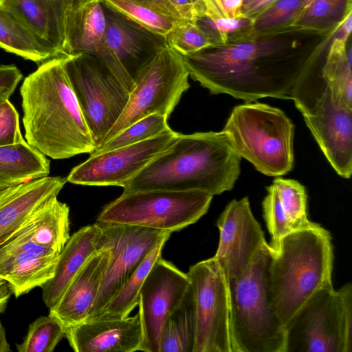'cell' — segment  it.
Wrapping results in <instances>:
<instances>
[{
  "instance_id": "d590c367",
  "label": "cell",
  "mask_w": 352,
  "mask_h": 352,
  "mask_svg": "<svg viewBox=\"0 0 352 352\" xmlns=\"http://www.w3.org/2000/svg\"><path fill=\"white\" fill-rule=\"evenodd\" d=\"M65 331L56 318L41 316L30 324L27 335L16 348L19 352H52L65 337Z\"/></svg>"
},
{
  "instance_id": "8d00e7d4",
  "label": "cell",
  "mask_w": 352,
  "mask_h": 352,
  "mask_svg": "<svg viewBox=\"0 0 352 352\" xmlns=\"http://www.w3.org/2000/svg\"><path fill=\"white\" fill-rule=\"evenodd\" d=\"M302 11V0H276L254 17L255 36L289 28Z\"/></svg>"
},
{
  "instance_id": "ba28073f",
  "label": "cell",
  "mask_w": 352,
  "mask_h": 352,
  "mask_svg": "<svg viewBox=\"0 0 352 352\" xmlns=\"http://www.w3.org/2000/svg\"><path fill=\"white\" fill-rule=\"evenodd\" d=\"M212 197L211 193L203 190L122 192L104 207L96 222L172 233L197 222L207 212Z\"/></svg>"
},
{
  "instance_id": "4dcf8cb0",
  "label": "cell",
  "mask_w": 352,
  "mask_h": 352,
  "mask_svg": "<svg viewBox=\"0 0 352 352\" xmlns=\"http://www.w3.org/2000/svg\"><path fill=\"white\" fill-rule=\"evenodd\" d=\"M351 11V0H314L298 14L289 28L319 33L333 32Z\"/></svg>"
},
{
  "instance_id": "d4e9b609",
  "label": "cell",
  "mask_w": 352,
  "mask_h": 352,
  "mask_svg": "<svg viewBox=\"0 0 352 352\" xmlns=\"http://www.w3.org/2000/svg\"><path fill=\"white\" fill-rule=\"evenodd\" d=\"M58 255L19 252L0 257V280L7 281L18 298L53 277Z\"/></svg>"
},
{
  "instance_id": "b9f144b4",
  "label": "cell",
  "mask_w": 352,
  "mask_h": 352,
  "mask_svg": "<svg viewBox=\"0 0 352 352\" xmlns=\"http://www.w3.org/2000/svg\"><path fill=\"white\" fill-rule=\"evenodd\" d=\"M179 21H195L198 12L192 0H166Z\"/></svg>"
},
{
  "instance_id": "ee69618b",
  "label": "cell",
  "mask_w": 352,
  "mask_h": 352,
  "mask_svg": "<svg viewBox=\"0 0 352 352\" xmlns=\"http://www.w3.org/2000/svg\"><path fill=\"white\" fill-rule=\"evenodd\" d=\"M352 30V11L349 12L342 19L333 32L336 38L347 41Z\"/></svg>"
},
{
  "instance_id": "44dd1931",
  "label": "cell",
  "mask_w": 352,
  "mask_h": 352,
  "mask_svg": "<svg viewBox=\"0 0 352 352\" xmlns=\"http://www.w3.org/2000/svg\"><path fill=\"white\" fill-rule=\"evenodd\" d=\"M106 19L98 0H68L65 5L63 30L64 54L94 55L104 40Z\"/></svg>"
},
{
  "instance_id": "60d3db41",
  "label": "cell",
  "mask_w": 352,
  "mask_h": 352,
  "mask_svg": "<svg viewBox=\"0 0 352 352\" xmlns=\"http://www.w3.org/2000/svg\"><path fill=\"white\" fill-rule=\"evenodd\" d=\"M22 78V73L14 65H0V92L12 95Z\"/></svg>"
},
{
  "instance_id": "ac0fdd59",
  "label": "cell",
  "mask_w": 352,
  "mask_h": 352,
  "mask_svg": "<svg viewBox=\"0 0 352 352\" xmlns=\"http://www.w3.org/2000/svg\"><path fill=\"white\" fill-rule=\"evenodd\" d=\"M103 6L106 19L104 42L134 79L156 51L166 45L165 38Z\"/></svg>"
},
{
  "instance_id": "6da1fadb",
  "label": "cell",
  "mask_w": 352,
  "mask_h": 352,
  "mask_svg": "<svg viewBox=\"0 0 352 352\" xmlns=\"http://www.w3.org/2000/svg\"><path fill=\"white\" fill-rule=\"evenodd\" d=\"M281 30L182 56L189 76L211 94H226L245 102L291 99L314 53L289 47L277 37Z\"/></svg>"
},
{
  "instance_id": "9a60e30c",
  "label": "cell",
  "mask_w": 352,
  "mask_h": 352,
  "mask_svg": "<svg viewBox=\"0 0 352 352\" xmlns=\"http://www.w3.org/2000/svg\"><path fill=\"white\" fill-rule=\"evenodd\" d=\"M190 286L187 273L162 257L155 261L139 294L138 312L143 329L141 351L160 352L164 322L180 304Z\"/></svg>"
},
{
  "instance_id": "d6986e66",
  "label": "cell",
  "mask_w": 352,
  "mask_h": 352,
  "mask_svg": "<svg viewBox=\"0 0 352 352\" xmlns=\"http://www.w3.org/2000/svg\"><path fill=\"white\" fill-rule=\"evenodd\" d=\"M111 251L100 247L69 284L49 315L66 329L85 321L98 296Z\"/></svg>"
},
{
  "instance_id": "484cf974",
  "label": "cell",
  "mask_w": 352,
  "mask_h": 352,
  "mask_svg": "<svg viewBox=\"0 0 352 352\" xmlns=\"http://www.w3.org/2000/svg\"><path fill=\"white\" fill-rule=\"evenodd\" d=\"M50 161L25 140L0 146V190L48 176Z\"/></svg>"
},
{
  "instance_id": "f546056e",
  "label": "cell",
  "mask_w": 352,
  "mask_h": 352,
  "mask_svg": "<svg viewBox=\"0 0 352 352\" xmlns=\"http://www.w3.org/2000/svg\"><path fill=\"white\" fill-rule=\"evenodd\" d=\"M346 42L334 38L323 63L311 62L319 76L330 86L342 101L352 107V54Z\"/></svg>"
},
{
  "instance_id": "83f0119b",
  "label": "cell",
  "mask_w": 352,
  "mask_h": 352,
  "mask_svg": "<svg viewBox=\"0 0 352 352\" xmlns=\"http://www.w3.org/2000/svg\"><path fill=\"white\" fill-rule=\"evenodd\" d=\"M195 335V305L190 285L180 304L164 322L160 352H193Z\"/></svg>"
},
{
  "instance_id": "9c48e42d",
  "label": "cell",
  "mask_w": 352,
  "mask_h": 352,
  "mask_svg": "<svg viewBox=\"0 0 352 352\" xmlns=\"http://www.w3.org/2000/svg\"><path fill=\"white\" fill-rule=\"evenodd\" d=\"M188 77L180 54L167 45L159 48L137 72L127 103L102 143L149 115L168 118L190 87Z\"/></svg>"
},
{
  "instance_id": "ffe728a7",
  "label": "cell",
  "mask_w": 352,
  "mask_h": 352,
  "mask_svg": "<svg viewBox=\"0 0 352 352\" xmlns=\"http://www.w3.org/2000/svg\"><path fill=\"white\" fill-rule=\"evenodd\" d=\"M65 177H43L0 190V245L13 235L30 215L57 197Z\"/></svg>"
},
{
  "instance_id": "4316f807",
  "label": "cell",
  "mask_w": 352,
  "mask_h": 352,
  "mask_svg": "<svg viewBox=\"0 0 352 352\" xmlns=\"http://www.w3.org/2000/svg\"><path fill=\"white\" fill-rule=\"evenodd\" d=\"M0 47L36 63L61 56L1 6Z\"/></svg>"
},
{
  "instance_id": "7402d4cb",
  "label": "cell",
  "mask_w": 352,
  "mask_h": 352,
  "mask_svg": "<svg viewBox=\"0 0 352 352\" xmlns=\"http://www.w3.org/2000/svg\"><path fill=\"white\" fill-rule=\"evenodd\" d=\"M100 228L97 223L81 228L71 236L58 255L53 277L42 287L47 308L59 299L71 281L98 250Z\"/></svg>"
},
{
  "instance_id": "f907efd6",
  "label": "cell",
  "mask_w": 352,
  "mask_h": 352,
  "mask_svg": "<svg viewBox=\"0 0 352 352\" xmlns=\"http://www.w3.org/2000/svg\"><path fill=\"white\" fill-rule=\"evenodd\" d=\"M56 6H63L67 0H43Z\"/></svg>"
},
{
  "instance_id": "816d5d0a",
  "label": "cell",
  "mask_w": 352,
  "mask_h": 352,
  "mask_svg": "<svg viewBox=\"0 0 352 352\" xmlns=\"http://www.w3.org/2000/svg\"><path fill=\"white\" fill-rule=\"evenodd\" d=\"M12 96L10 93L7 91H1L0 92V104L5 101L7 99H9V98Z\"/></svg>"
},
{
  "instance_id": "f6af8a7d",
  "label": "cell",
  "mask_w": 352,
  "mask_h": 352,
  "mask_svg": "<svg viewBox=\"0 0 352 352\" xmlns=\"http://www.w3.org/2000/svg\"><path fill=\"white\" fill-rule=\"evenodd\" d=\"M243 0H221L227 17L236 18L243 16L241 7Z\"/></svg>"
},
{
  "instance_id": "8992f818",
  "label": "cell",
  "mask_w": 352,
  "mask_h": 352,
  "mask_svg": "<svg viewBox=\"0 0 352 352\" xmlns=\"http://www.w3.org/2000/svg\"><path fill=\"white\" fill-rule=\"evenodd\" d=\"M222 132L236 153L260 173L278 177L292 170L294 125L282 110L260 102L237 105Z\"/></svg>"
},
{
  "instance_id": "ab89813d",
  "label": "cell",
  "mask_w": 352,
  "mask_h": 352,
  "mask_svg": "<svg viewBox=\"0 0 352 352\" xmlns=\"http://www.w3.org/2000/svg\"><path fill=\"white\" fill-rule=\"evenodd\" d=\"M23 140L19 113L7 99L0 104V146L13 144Z\"/></svg>"
},
{
  "instance_id": "3957f363",
  "label": "cell",
  "mask_w": 352,
  "mask_h": 352,
  "mask_svg": "<svg viewBox=\"0 0 352 352\" xmlns=\"http://www.w3.org/2000/svg\"><path fill=\"white\" fill-rule=\"evenodd\" d=\"M241 160L222 131L179 133L167 149L124 184L123 192L203 190L220 195L233 188Z\"/></svg>"
},
{
  "instance_id": "1f68e13d",
  "label": "cell",
  "mask_w": 352,
  "mask_h": 352,
  "mask_svg": "<svg viewBox=\"0 0 352 352\" xmlns=\"http://www.w3.org/2000/svg\"><path fill=\"white\" fill-rule=\"evenodd\" d=\"M100 2L105 7L164 37L179 21L140 0H100Z\"/></svg>"
},
{
  "instance_id": "2e32d148",
  "label": "cell",
  "mask_w": 352,
  "mask_h": 352,
  "mask_svg": "<svg viewBox=\"0 0 352 352\" xmlns=\"http://www.w3.org/2000/svg\"><path fill=\"white\" fill-rule=\"evenodd\" d=\"M217 225L219 241L214 257L228 282L238 279L248 271L257 252L268 245L252 212L248 197L230 201Z\"/></svg>"
},
{
  "instance_id": "74e56055",
  "label": "cell",
  "mask_w": 352,
  "mask_h": 352,
  "mask_svg": "<svg viewBox=\"0 0 352 352\" xmlns=\"http://www.w3.org/2000/svg\"><path fill=\"white\" fill-rule=\"evenodd\" d=\"M164 38L166 45L181 55L214 46L209 36L194 21H177Z\"/></svg>"
},
{
  "instance_id": "db71d44e",
  "label": "cell",
  "mask_w": 352,
  "mask_h": 352,
  "mask_svg": "<svg viewBox=\"0 0 352 352\" xmlns=\"http://www.w3.org/2000/svg\"><path fill=\"white\" fill-rule=\"evenodd\" d=\"M252 1V0H243L241 8H243L244 6H245L246 5H248Z\"/></svg>"
},
{
  "instance_id": "cb8c5ba5",
  "label": "cell",
  "mask_w": 352,
  "mask_h": 352,
  "mask_svg": "<svg viewBox=\"0 0 352 352\" xmlns=\"http://www.w3.org/2000/svg\"><path fill=\"white\" fill-rule=\"evenodd\" d=\"M65 5L56 6L43 0H0L1 8L61 56H65L63 30Z\"/></svg>"
},
{
  "instance_id": "bcb514c9",
  "label": "cell",
  "mask_w": 352,
  "mask_h": 352,
  "mask_svg": "<svg viewBox=\"0 0 352 352\" xmlns=\"http://www.w3.org/2000/svg\"><path fill=\"white\" fill-rule=\"evenodd\" d=\"M140 1L148 3L150 5L155 7L156 8L160 9L162 12H164L168 14H170V15L175 17L177 19H178V18L177 17L176 14H175L174 11L173 10V9L171 8L170 5L167 3V1L166 0H140Z\"/></svg>"
},
{
  "instance_id": "603a6c76",
  "label": "cell",
  "mask_w": 352,
  "mask_h": 352,
  "mask_svg": "<svg viewBox=\"0 0 352 352\" xmlns=\"http://www.w3.org/2000/svg\"><path fill=\"white\" fill-rule=\"evenodd\" d=\"M69 237V208L55 197L38 207L7 241L30 243L59 254Z\"/></svg>"
},
{
  "instance_id": "5bb4252c",
  "label": "cell",
  "mask_w": 352,
  "mask_h": 352,
  "mask_svg": "<svg viewBox=\"0 0 352 352\" xmlns=\"http://www.w3.org/2000/svg\"><path fill=\"white\" fill-rule=\"evenodd\" d=\"M178 135L170 129L135 144L90 155L86 161L73 168L67 181L82 186L122 187L167 149Z\"/></svg>"
},
{
  "instance_id": "7bdbcfd3",
  "label": "cell",
  "mask_w": 352,
  "mask_h": 352,
  "mask_svg": "<svg viewBox=\"0 0 352 352\" xmlns=\"http://www.w3.org/2000/svg\"><path fill=\"white\" fill-rule=\"evenodd\" d=\"M276 0H252L241 8L243 15L254 18Z\"/></svg>"
},
{
  "instance_id": "7c38bea8",
  "label": "cell",
  "mask_w": 352,
  "mask_h": 352,
  "mask_svg": "<svg viewBox=\"0 0 352 352\" xmlns=\"http://www.w3.org/2000/svg\"><path fill=\"white\" fill-rule=\"evenodd\" d=\"M196 314L193 352H232L228 285L212 257L192 265L187 273Z\"/></svg>"
},
{
  "instance_id": "30bf717a",
  "label": "cell",
  "mask_w": 352,
  "mask_h": 352,
  "mask_svg": "<svg viewBox=\"0 0 352 352\" xmlns=\"http://www.w3.org/2000/svg\"><path fill=\"white\" fill-rule=\"evenodd\" d=\"M65 65L97 147L123 111L129 92L98 59L90 54L66 56Z\"/></svg>"
},
{
  "instance_id": "277c9868",
  "label": "cell",
  "mask_w": 352,
  "mask_h": 352,
  "mask_svg": "<svg viewBox=\"0 0 352 352\" xmlns=\"http://www.w3.org/2000/svg\"><path fill=\"white\" fill-rule=\"evenodd\" d=\"M333 261L330 233L320 226L289 232L272 250L270 287L274 309L284 329L311 295L332 286Z\"/></svg>"
},
{
  "instance_id": "11a10c76",
  "label": "cell",
  "mask_w": 352,
  "mask_h": 352,
  "mask_svg": "<svg viewBox=\"0 0 352 352\" xmlns=\"http://www.w3.org/2000/svg\"><path fill=\"white\" fill-rule=\"evenodd\" d=\"M98 1H100V0H98Z\"/></svg>"
},
{
  "instance_id": "7a4b0ae2",
  "label": "cell",
  "mask_w": 352,
  "mask_h": 352,
  "mask_svg": "<svg viewBox=\"0 0 352 352\" xmlns=\"http://www.w3.org/2000/svg\"><path fill=\"white\" fill-rule=\"evenodd\" d=\"M65 56L41 63L20 88L25 141L54 160L91 153L96 147L66 71Z\"/></svg>"
},
{
  "instance_id": "7dc6e473",
  "label": "cell",
  "mask_w": 352,
  "mask_h": 352,
  "mask_svg": "<svg viewBox=\"0 0 352 352\" xmlns=\"http://www.w3.org/2000/svg\"><path fill=\"white\" fill-rule=\"evenodd\" d=\"M10 346L6 339L5 328L0 320V352H10Z\"/></svg>"
},
{
  "instance_id": "c3c4849f",
  "label": "cell",
  "mask_w": 352,
  "mask_h": 352,
  "mask_svg": "<svg viewBox=\"0 0 352 352\" xmlns=\"http://www.w3.org/2000/svg\"><path fill=\"white\" fill-rule=\"evenodd\" d=\"M206 3L212 5L217 10H219L223 16H226L222 6L221 0H208Z\"/></svg>"
},
{
  "instance_id": "f1b7e54d",
  "label": "cell",
  "mask_w": 352,
  "mask_h": 352,
  "mask_svg": "<svg viewBox=\"0 0 352 352\" xmlns=\"http://www.w3.org/2000/svg\"><path fill=\"white\" fill-rule=\"evenodd\" d=\"M169 237L160 241L145 256L121 288L94 318H125L138 305L139 294L144 281ZM93 319V318H92Z\"/></svg>"
},
{
  "instance_id": "e575fe53",
  "label": "cell",
  "mask_w": 352,
  "mask_h": 352,
  "mask_svg": "<svg viewBox=\"0 0 352 352\" xmlns=\"http://www.w3.org/2000/svg\"><path fill=\"white\" fill-rule=\"evenodd\" d=\"M167 120V116L160 113L144 117L129 125L108 141L100 144L90 155L131 145L156 136L170 129Z\"/></svg>"
},
{
  "instance_id": "8fae6325",
  "label": "cell",
  "mask_w": 352,
  "mask_h": 352,
  "mask_svg": "<svg viewBox=\"0 0 352 352\" xmlns=\"http://www.w3.org/2000/svg\"><path fill=\"white\" fill-rule=\"evenodd\" d=\"M307 127L335 171L349 179L352 173V107L320 82L294 100Z\"/></svg>"
},
{
  "instance_id": "f5cc1de1",
  "label": "cell",
  "mask_w": 352,
  "mask_h": 352,
  "mask_svg": "<svg viewBox=\"0 0 352 352\" xmlns=\"http://www.w3.org/2000/svg\"><path fill=\"white\" fill-rule=\"evenodd\" d=\"M314 1V0H302V11L306 9L308 6H309L313 3Z\"/></svg>"
},
{
  "instance_id": "681fc988",
  "label": "cell",
  "mask_w": 352,
  "mask_h": 352,
  "mask_svg": "<svg viewBox=\"0 0 352 352\" xmlns=\"http://www.w3.org/2000/svg\"><path fill=\"white\" fill-rule=\"evenodd\" d=\"M192 1L197 8V10L198 12V16L202 14L205 11V3L208 0H192Z\"/></svg>"
},
{
  "instance_id": "836d02e7",
  "label": "cell",
  "mask_w": 352,
  "mask_h": 352,
  "mask_svg": "<svg viewBox=\"0 0 352 352\" xmlns=\"http://www.w3.org/2000/svg\"><path fill=\"white\" fill-rule=\"evenodd\" d=\"M272 184L277 191L292 231L320 226L307 218V197L304 186L296 180L281 177L276 178Z\"/></svg>"
},
{
  "instance_id": "e0dca14e",
  "label": "cell",
  "mask_w": 352,
  "mask_h": 352,
  "mask_svg": "<svg viewBox=\"0 0 352 352\" xmlns=\"http://www.w3.org/2000/svg\"><path fill=\"white\" fill-rule=\"evenodd\" d=\"M65 337L76 352L141 351L143 329L140 313L125 318H97L66 329Z\"/></svg>"
},
{
  "instance_id": "d6a6232c",
  "label": "cell",
  "mask_w": 352,
  "mask_h": 352,
  "mask_svg": "<svg viewBox=\"0 0 352 352\" xmlns=\"http://www.w3.org/2000/svg\"><path fill=\"white\" fill-rule=\"evenodd\" d=\"M195 22L209 36L214 47L256 36L253 32L254 18L245 15L231 18L201 14Z\"/></svg>"
},
{
  "instance_id": "f35d334b",
  "label": "cell",
  "mask_w": 352,
  "mask_h": 352,
  "mask_svg": "<svg viewBox=\"0 0 352 352\" xmlns=\"http://www.w3.org/2000/svg\"><path fill=\"white\" fill-rule=\"evenodd\" d=\"M267 194L263 201V217L271 235L272 250L278 249L281 239L292 232L289 222L282 208L277 191L273 184L267 187Z\"/></svg>"
},
{
  "instance_id": "5b68a950",
  "label": "cell",
  "mask_w": 352,
  "mask_h": 352,
  "mask_svg": "<svg viewBox=\"0 0 352 352\" xmlns=\"http://www.w3.org/2000/svg\"><path fill=\"white\" fill-rule=\"evenodd\" d=\"M268 244L248 271L228 282L232 352H284L285 330L272 301Z\"/></svg>"
},
{
  "instance_id": "52a82bcc",
  "label": "cell",
  "mask_w": 352,
  "mask_h": 352,
  "mask_svg": "<svg viewBox=\"0 0 352 352\" xmlns=\"http://www.w3.org/2000/svg\"><path fill=\"white\" fill-rule=\"evenodd\" d=\"M285 330L284 352H351L352 285L322 287L292 317Z\"/></svg>"
},
{
  "instance_id": "4fadbf2b",
  "label": "cell",
  "mask_w": 352,
  "mask_h": 352,
  "mask_svg": "<svg viewBox=\"0 0 352 352\" xmlns=\"http://www.w3.org/2000/svg\"><path fill=\"white\" fill-rule=\"evenodd\" d=\"M96 223L100 228L97 249L107 247L111 251V256L98 296L86 320L96 317L149 252L171 234L140 226Z\"/></svg>"
}]
</instances>
